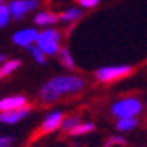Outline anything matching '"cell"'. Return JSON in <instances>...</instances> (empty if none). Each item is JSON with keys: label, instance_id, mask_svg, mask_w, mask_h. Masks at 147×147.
I'll list each match as a JSON object with an SVG mask.
<instances>
[{"label": "cell", "instance_id": "6da1fadb", "mask_svg": "<svg viewBox=\"0 0 147 147\" xmlns=\"http://www.w3.org/2000/svg\"><path fill=\"white\" fill-rule=\"evenodd\" d=\"M83 86L85 80L79 76H55L40 88V100L43 102H52L61 95L79 92Z\"/></svg>", "mask_w": 147, "mask_h": 147}, {"label": "cell", "instance_id": "7a4b0ae2", "mask_svg": "<svg viewBox=\"0 0 147 147\" xmlns=\"http://www.w3.org/2000/svg\"><path fill=\"white\" fill-rule=\"evenodd\" d=\"M143 110V104L138 98L129 97V98H123L119 100L116 102L111 104V115L116 116L117 119L120 117H137L138 115L141 113Z\"/></svg>", "mask_w": 147, "mask_h": 147}, {"label": "cell", "instance_id": "3957f363", "mask_svg": "<svg viewBox=\"0 0 147 147\" xmlns=\"http://www.w3.org/2000/svg\"><path fill=\"white\" fill-rule=\"evenodd\" d=\"M59 39L61 34L55 28H46L39 34L36 45L43 51L45 55H55L59 52Z\"/></svg>", "mask_w": 147, "mask_h": 147}, {"label": "cell", "instance_id": "277c9868", "mask_svg": "<svg viewBox=\"0 0 147 147\" xmlns=\"http://www.w3.org/2000/svg\"><path fill=\"white\" fill-rule=\"evenodd\" d=\"M132 71V68L129 65H109V67H101L97 70V79L100 82H115L117 79L128 76Z\"/></svg>", "mask_w": 147, "mask_h": 147}, {"label": "cell", "instance_id": "5b68a950", "mask_svg": "<svg viewBox=\"0 0 147 147\" xmlns=\"http://www.w3.org/2000/svg\"><path fill=\"white\" fill-rule=\"evenodd\" d=\"M37 6H39L37 0H12V2L7 5L11 16L15 20H21L27 12L34 11Z\"/></svg>", "mask_w": 147, "mask_h": 147}, {"label": "cell", "instance_id": "8992f818", "mask_svg": "<svg viewBox=\"0 0 147 147\" xmlns=\"http://www.w3.org/2000/svg\"><path fill=\"white\" fill-rule=\"evenodd\" d=\"M39 31L34 28H25V30H20L13 34V43L20 45L24 48H30L33 46V43H36L39 39Z\"/></svg>", "mask_w": 147, "mask_h": 147}, {"label": "cell", "instance_id": "52a82bcc", "mask_svg": "<svg viewBox=\"0 0 147 147\" xmlns=\"http://www.w3.org/2000/svg\"><path fill=\"white\" fill-rule=\"evenodd\" d=\"M63 119H64L63 111H59V110L51 111V113L45 117V120L42 122L40 132H42V134H48V132H54V131H57L58 128H61Z\"/></svg>", "mask_w": 147, "mask_h": 147}, {"label": "cell", "instance_id": "ba28073f", "mask_svg": "<svg viewBox=\"0 0 147 147\" xmlns=\"http://www.w3.org/2000/svg\"><path fill=\"white\" fill-rule=\"evenodd\" d=\"M30 115V107H22L18 110H11V111H0V122L6 125H13L21 122Z\"/></svg>", "mask_w": 147, "mask_h": 147}, {"label": "cell", "instance_id": "9c48e42d", "mask_svg": "<svg viewBox=\"0 0 147 147\" xmlns=\"http://www.w3.org/2000/svg\"><path fill=\"white\" fill-rule=\"evenodd\" d=\"M27 106V100L22 95H12L0 100V111H11V110H18Z\"/></svg>", "mask_w": 147, "mask_h": 147}, {"label": "cell", "instance_id": "30bf717a", "mask_svg": "<svg viewBox=\"0 0 147 147\" xmlns=\"http://www.w3.org/2000/svg\"><path fill=\"white\" fill-rule=\"evenodd\" d=\"M137 126H138L137 117H120L116 122V129L120 132H128V131H131V129H134Z\"/></svg>", "mask_w": 147, "mask_h": 147}, {"label": "cell", "instance_id": "8fae6325", "mask_svg": "<svg viewBox=\"0 0 147 147\" xmlns=\"http://www.w3.org/2000/svg\"><path fill=\"white\" fill-rule=\"evenodd\" d=\"M57 21H59V16L51 12H40L34 18V22L37 25H49V24H55Z\"/></svg>", "mask_w": 147, "mask_h": 147}, {"label": "cell", "instance_id": "7c38bea8", "mask_svg": "<svg viewBox=\"0 0 147 147\" xmlns=\"http://www.w3.org/2000/svg\"><path fill=\"white\" fill-rule=\"evenodd\" d=\"M83 15L82 9L79 7H71V9H67L65 12H63L59 15V21L63 22H73V21H77Z\"/></svg>", "mask_w": 147, "mask_h": 147}, {"label": "cell", "instance_id": "4fadbf2b", "mask_svg": "<svg viewBox=\"0 0 147 147\" xmlns=\"http://www.w3.org/2000/svg\"><path fill=\"white\" fill-rule=\"evenodd\" d=\"M58 54H59V61H61V64L65 68H68V70H74L76 64H74V59L70 54V51H68L67 48H61Z\"/></svg>", "mask_w": 147, "mask_h": 147}, {"label": "cell", "instance_id": "5bb4252c", "mask_svg": "<svg viewBox=\"0 0 147 147\" xmlns=\"http://www.w3.org/2000/svg\"><path fill=\"white\" fill-rule=\"evenodd\" d=\"M95 129V125L91 122H85V123H79L74 129H71L70 134L71 135H85V134H89Z\"/></svg>", "mask_w": 147, "mask_h": 147}, {"label": "cell", "instance_id": "9a60e30c", "mask_svg": "<svg viewBox=\"0 0 147 147\" xmlns=\"http://www.w3.org/2000/svg\"><path fill=\"white\" fill-rule=\"evenodd\" d=\"M80 123V120L77 116H68V117H64L63 119V123H61V129H64V131L70 132L71 129H74L77 125Z\"/></svg>", "mask_w": 147, "mask_h": 147}, {"label": "cell", "instance_id": "2e32d148", "mask_svg": "<svg viewBox=\"0 0 147 147\" xmlns=\"http://www.w3.org/2000/svg\"><path fill=\"white\" fill-rule=\"evenodd\" d=\"M20 65H21V61H20V59H11V61H5V63H3V67H2L3 76H7V74L13 73Z\"/></svg>", "mask_w": 147, "mask_h": 147}, {"label": "cell", "instance_id": "e0dca14e", "mask_svg": "<svg viewBox=\"0 0 147 147\" xmlns=\"http://www.w3.org/2000/svg\"><path fill=\"white\" fill-rule=\"evenodd\" d=\"M11 18V12H9V7L5 6V5H0V28L7 25Z\"/></svg>", "mask_w": 147, "mask_h": 147}, {"label": "cell", "instance_id": "ac0fdd59", "mask_svg": "<svg viewBox=\"0 0 147 147\" xmlns=\"http://www.w3.org/2000/svg\"><path fill=\"white\" fill-rule=\"evenodd\" d=\"M28 49H30L33 58L36 59L39 64H45V63H46V61H45V54H43V51H42L37 45H36V46H30Z\"/></svg>", "mask_w": 147, "mask_h": 147}, {"label": "cell", "instance_id": "d6986e66", "mask_svg": "<svg viewBox=\"0 0 147 147\" xmlns=\"http://www.w3.org/2000/svg\"><path fill=\"white\" fill-rule=\"evenodd\" d=\"M126 144V140L123 137H119V135H115L107 140V143L104 144V147H113V146H125Z\"/></svg>", "mask_w": 147, "mask_h": 147}, {"label": "cell", "instance_id": "ffe728a7", "mask_svg": "<svg viewBox=\"0 0 147 147\" xmlns=\"http://www.w3.org/2000/svg\"><path fill=\"white\" fill-rule=\"evenodd\" d=\"M12 143H13V137L0 135V147H11Z\"/></svg>", "mask_w": 147, "mask_h": 147}, {"label": "cell", "instance_id": "44dd1931", "mask_svg": "<svg viewBox=\"0 0 147 147\" xmlns=\"http://www.w3.org/2000/svg\"><path fill=\"white\" fill-rule=\"evenodd\" d=\"M79 2V5L80 6H83V7H95L98 3H100V0H77Z\"/></svg>", "mask_w": 147, "mask_h": 147}, {"label": "cell", "instance_id": "7402d4cb", "mask_svg": "<svg viewBox=\"0 0 147 147\" xmlns=\"http://www.w3.org/2000/svg\"><path fill=\"white\" fill-rule=\"evenodd\" d=\"M5 59H6V57H5V55H2V54H0V63H3Z\"/></svg>", "mask_w": 147, "mask_h": 147}, {"label": "cell", "instance_id": "603a6c76", "mask_svg": "<svg viewBox=\"0 0 147 147\" xmlns=\"http://www.w3.org/2000/svg\"><path fill=\"white\" fill-rule=\"evenodd\" d=\"M3 76V73H2V68H0V77H2Z\"/></svg>", "mask_w": 147, "mask_h": 147}, {"label": "cell", "instance_id": "cb8c5ba5", "mask_svg": "<svg viewBox=\"0 0 147 147\" xmlns=\"http://www.w3.org/2000/svg\"><path fill=\"white\" fill-rule=\"evenodd\" d=\"M2 2H3V0H0V5H2Z\"/></svg>", "mask_w": 147, "mask_h": 147}]
</instances>
